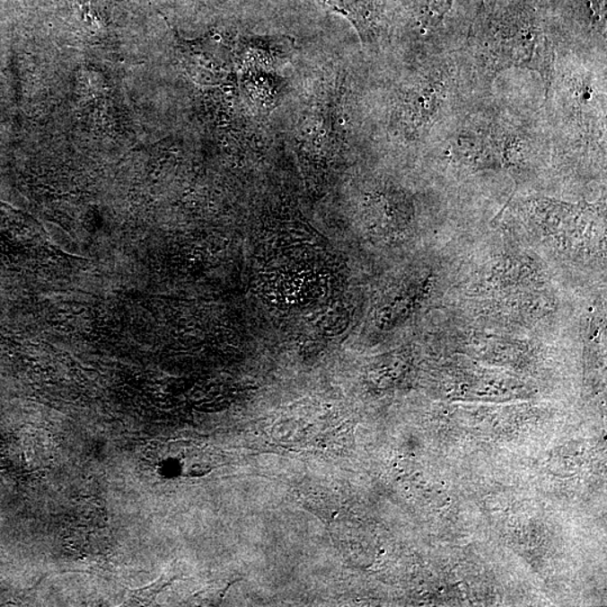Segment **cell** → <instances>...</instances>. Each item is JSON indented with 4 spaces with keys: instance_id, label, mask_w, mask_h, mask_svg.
<instances>
[{
    "instance_id": "7a4b0ae2",
    "label": "cell",
    "mask_w": 607,
    "mask_h": 607,
    "mask_svg": "<svg viewBox=\"0 0 607 607\" xmlns=\"http://www.w3.org/2000/svg\"><path fill=\"white\" fill-rule=\"evenodd\" d=\"M453 87L448 71L437 66L410 89L405 109L413 132L423 136L441 122L453 102Z\"/></svg>"
},
{
    "instance_id": "6da1fadb",
    "label": "cell",
    "mask_w": 607,
    "mask_h": 607,
    "mask_svg": "<svg viewBox=\"0 0 607 607\" xmlns=\"http://www.w3.org/2000/svg\"><path fill=\"white\" fill-rule=\"evenodd\" d=\"M471 52L484 77L493 78L511 68L535 71L550 89L555 73V50L532 23L499 21L476 31Z\"/></svg>"
}]
</instances>
